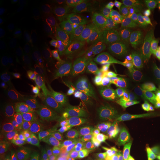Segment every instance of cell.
<instances>
[{
  "label": "cell",
  "instance_id": "cell-14",
  "mask_svg": "<svg viewBox=\"0 0 160 160\" xmlns=\"http://www.w3.org/2000/svg\"><path fill=\"white\" fill-rule=\"evenodd\" d=\"M42 107L43 102L41 96L36 93L28 96L22 105V114L24 119L28 123L37 124L42 117Z\"/></svg>",
  "mask_w": 160,
  "mask_h": 160
},
{
  "label": "cell",
  "instance_id": "cell-11",
  "mask_svg": "<svg viewBox=\"0 0 160 160\" xmlns=\"http://www.w3.org/2000/svg\"><path fill=\"white\" fill-rule=\"evenodd\" d=\"M81 34L82 43L89 51H94L104 44L101 28L95 19L84 20L81 25Z\"/></svg>",
  "mask_w": 160,
  "mask_h": 160
},
{
  "label": "cell",
  "instance_id": "cell-34",
  "mask_svg": "<svg viewBox=\"0 0 160 160\" xmlns=\"http://www.w3.org/2000/svg\"></svg>",
  "mask_w": 160,
  "mask_h": 160
},
{
  "label": "cell",
  "instance_id": "cell-30",
  "mask_svg": "<svg viewBox=\"0 0 160 160\" xmlns=\"http://www.w3.org/2000/svg\"><path fill=\"white\" fill-rule=\"evenodd\" d=\"M46 3L47 1L45 0H29L28 1V7L30 10H37L42 8Z\"/></svg>",
  "mask_w": 160,
  "mask_h": 160
},
{
  "label": "cell",
  "instance_id": "cell-22",
  "mask_svg": "<svg viewBox=\"0 0 160 160\" xmlns=\"http://www.w3.org/2000/svg\"><path fill=\"white\" fill-rule=\"evenodd\" d=\"M69 2L64 0H48L45 5V11L51 16L62 17L68 10Z\"/></svg>",
  "mask_w": 160,
  "mask_h": 160
},
{
  "label": "cell",
  "instance_id": "cell-3",
  "mask_svg": "<svg viewBox=\"0 0 160 160\" xmlns=\"http://www.w3.org/2000/svg\"><path fill=\"white\" fill-rule=\"evenodd\" d=\"M132 33L151 56L160 51V13L138 15L133 19Z\"/></svg>",
  "mask_w": 160,
  "mask_h": 160
},
{
  "label": "cell",
  "instance_id": "cell-5",
  "mask_svg": "<svg viewBox=\"0 0 160 160\" xmlns=\"http://www.w3.org/2000/svg\"><path fill=\"white\" fill-rule=\"evenodd\" d=\"M101 22L108 35V39L132 35L133 19L125 11L119 9L105 11L102 15Z\"/></svg>",
  "mask_w": 160,
  "mask_h": 160
},
{
  "label": "cell",
  "instance_id": "cell-8",
  "mask_svg": "<svg viewBox=\"0 0 160 160\" xmlns=\"http://www.w3.org/2000/svg\"><path fill=\"white\" fill-rule=\"evenodd\" d=\"M60 133L59 125L49 113H44L39 122V150L43 156H48L47 146H54Z\"/></svg>",
  "mask_w": 160,
  "mask_h": 160
},
{
  "label": "cell",
  "instance_id": "cell-13",
  "mask_svg": "<svg viewBox=\"0 0 160 160\" xmlns=\"http://www.w3.org/2000/svg\"><path fill=\"white\" fill-rule=\"evenodd\" d=\"M54 147L61 160H80V149L77 139L60 133Z\"/></svg>",
  "mask_w": 160,
  "mask_h": 160
},
{
  "label": "cell",
  "instance_id": "cell-1",
  "mask_svg": "<svg viewBox=\"0 0 160 160\" xmlns=\"http://www.w3.org/2000/svg\"><path fill=\"white\" fill-rule=\"evenodd\" d=\"M102 125L105 143L118 157H126L131 151L129 126L117 108L110 107L102 117Z\"/></svg>",
  "mask_w": 160,
  "mask_h": 160
},
{
  "label": "cell",
  "instance_id": "cell-16",
  "mask_svg": "<svg viewBox=\"0 0 160 160\" xmlns=\"http://www.w3.org/2000/svg\"><path fill=\"white\" fill-rule=\"evenodd\" d=\"M128 128L131 140L135 145L142 150L146 155L151 156L157 153L158 151H156L149 142L145 124L139 123L130 125Z\"/></svg>",
  "mask_w": 160,
  "mask_h": 160
},
{
  "label": "cell",
  "instance_id": "cell-17",
  "mask_svg": "<svg viewBox=\"0 0 160 160\" xmlns=\"http://www.w3.org/2000/svg\"><path fill=\"white\" fill-rule=\"evenodd\" d=\"M22 139L19 136L11 134L4 141L2 148V160H22L21 153Z\"/></svg>",
  "mask_w": 160,
  "mask_h": 160
},
{
  "label": "cell",
  "instance_id": "cell-21",
  "mask_svg": "<svg viewBox=\"0 0 160 160\" xmlns=\"http://www.w3.org/2000/svg\"><path fill=\"white\" fill-rule=\"evenodd\" d=\"M37 70V62L32 57L24 59L19 65V73L24 80H30L34 78Z\"/></svg>",
  "mask_w": 160,
  "mask_h": 160
},
{
  "label": "cell",
  "instance_id": "cell-19",
  "mask_svg": "<svg viewBox=\"0 0 160 160\" xmlns=\"http://www.w3.org/2000/svg\"><path fill=\"white\" fill-rule=\"evenodd\" d=\"M148 137L154 140L160 135V108L157 105L155 108L145 111L144 119Z\"/></svg>",
  "mask_w": 160,
  "mask_h": 160
},
{
  "label": "cell",
  "instance_id": "cell-23",
  "mask_svg": "<svg viewBox=\"0 0 160 160\" xmlns=\"http://www.w3.org/2000/svg\"><path fill=\"white\" fill-rule=\"evenodd\" d=\"M138 9L146 12V15L160 13V0H140L133 2Z\"/></svg>",
  "mask_w": 160,
  "mask_h": 160
},
{
  "label": "cell",
  "instance_id": "cell-10",
  "mask_svg": "<svg viewBox=\"0 0 160 160\" xmlns=\"http://www.w3.org/2000/svg\"><path fill=\"white\" fill-rule=\"evenodd\" d=\"M77 87L82 112L84 117H88L94 100L93 85L89 76L85 73H80L77 79Z\"/></svg>",
  "mask_w": 160,
  "mask_h": 160
},
{
  "label": "cell",
  "instance_id": "cell-27",
  "mask_svg": "<svg viewBox=\"0 0 160 160\" xmlns=\"http://www.w3.org/2000/svg\"><path fill=\"white\" fill-rule=\"evenodd\" d=\"M21 153L22 160H33V147L27 139H22Z\"/></svg>",
  "mask_w": 160,
  "mask_h": 160
},
{
  "label": "cell",
  "instance_id": "cell-6",
  "mask_svg": "<svg viewBox=\"0 0 160 160\" xmlns=\"http://www.w3.org/2000/svg\"><path fill=\"white\" fill-rule=\"evenodd\" d=\"M108 71L113 83L122 92L129 93L137 83L129 68L112 56L108 61Z\"/></svg>",
  "mask_w": 160,
  "mask_h": 160
},
{
  "label": "cell",
  "instance_id": "cell-7",
  "mask_svg": "<svg viewBox=\"0 0 160 160\" xmlns=\"http://www.w3.org/2000/svg\"><path fill=\"white\" fill-rule=\"evenodd\" d=\"M139 94L142 98L152 100L160 108V77L155 73L148 64L140 72Z\"/></svg>",
  "mask_w": 160,
  "mask_h": 160
},
{
  "label": "cell",
  "instance_id": "cell-25",
  "mask_svg": "<svg viewBox=\"0 0 160 160\" xmlns=\"http://www.w3.org/2000/svg\"><path fill=\"white\" fill-rule=\"evenodd\" d=\"M14 28V23L11 19L3 18L0 20V39H5Z\"/></svg>",
  "mask_w": 160,
  "mask_h": 160
},
{
  "label": "cell",
  "instance_id": "cell-33",
  "mask_svg": "<svg viewBox=\"0 0 160 160\" xmlns=\"http://www.w3.org/2000/svg\"><path fill=\"white\" fill-rule=\"evenodd\" d=\"M159 137H160V135H159Z\"/></svg>",
  "mask_w": 160,
  "mask_h": 160
},
{
  "label": "cell",
  "instance_id": "cell-18",
  "mask_svg": "<svg viewBox=\"0 0 160 160\" xmlns=\"http://www.w3.org/2000/svg\"><path fill=\"white\" fill-rule=\"evenodd\" d=\"M18 113L11 101L2 99L0 101V123L4 128H12L17 122Z\"/></svg>",
  "mask_w": 160,
  "mask_h": 160
},
{
  "label": "cell",
  "instance_id": "cell-29",
  "mask_svg": "<svg viewBox=\"0 0 160 160\" xmlns=\"http://www.w3.org/2000/svg\"><path fill=\"white\" fill-rule=\"evenodd\" d=\"M148 65L152 71L160 77V51L151 56Z\"/></svg>",
  "mask_w": 160,
  "mask_h": 160
},
{
  "label": "cell",
  "instance_id": "cell-4",
  "mask_svg": "<svg viewBox=\"0 0 160 160\" xmlns=\"http://www.w3.org/2000/svg\"><path fill=\"white\" fill-rule=\"evenodd\" d=\"M79 120L77 136L78 145L88 160H94L95 150L105 142L103 131L91 116Z\"/></svg>",
  "mask_w": 160,
  "mask_h": 160
},
{
  "label": "cell",
  "instance_id": "cell-28",
  "mask_svg": "<svg viewBox=\"0 0 160 160\" xmlns=\"http://www.w3.org/2000/svg\"><path fill=\"white\" fill-rule=\"evenodd\" d=\"M60 17H58V16H50V17L42 24V25L39 27V30H38L37 31L34 32V33H42V32L47 31L50 29L53 28L59 22Z\"/></svg>",
  "mask_w": 160,
  "mask_h": 160
},
{
  "label": "cell",
  "instance_id": "cell-26",
  "mask_svg": "<svg viewBox=\"0 0 160 160\" xmlns=\"http://www.w3.org/2000/svg\"><path fill=\"white\" fill-rule=\"evenodd\" d=\"M111 149L105 142L99 145L95 150L94 160H109Z\"/></svg>",
  "mask_w": 160,
  "mask_h": 160
},
{
  "label": "cell",
  "instance_id": "cell-24",
  "mask_svg": "<svg viewBox=\"0 0 160 160\" xmlns=\"http://www.w3.org/2000/svg\"><path fill=\"white\" fill-rule=\"evenodd\" d=\"M13 84L14 82L11 73L6 70H0V94L2 96L10 93Z\"/></svg>",
  "mask_w": 160,
  "mask_h": 160
},
{
  "label": "cell",
  "instance_id": "cell-9",
  "mask_svg": "<svg viewBox=\"0 0 160 160\" xmlns=\"http://www.w3.org/2000/svg\"><path fill=\"white\" fill-rule=\"evenodd\" d=\"M59 94L60 99L65 107L72 108L77 111L79 119L85 117L80 107L77 85L70 77L62 76L60 77L59 81Z\"/></svg>",
  "mask_w": 160,
  "mask_h": 160
},
{
  "label": "cell",
  "instance_id": "cell-12",
  "mask_svg": "<svg viewBox=\"0 0 160 160\" xmlns=\"http://www.w3.org/2000/svg\"><path fill=\"white\" fill-rule=\"evenodd\" d=\"M31 86L36 94L41 97H51L56 88L54 75L49 70H42L33 79Z\"/></svg>",
  "mask_w": 160,
  "mask_h": 160
},
{
  "label": "cell",
  "instance_id": "cell-31",
  "mask_svg": "<svg viewBox=\"0 0 160 160\" xmlns=\"http://www.w3.org/2000/svg\"><path fill=\"white\" fill-rule=\"evenodd\" d=\"M10 55V50L9 48L7 46L2 44L0 45V62H3L5 60L8 59Z\"/></svg>",
  "mask_w": 160,
  "mask_h": 160
},
{
  "label": "cell",
  "instance_id": "cell-2",
  "mask_svg": "<svg viewBox=\"0 0 160 160\" xmlns=\"http://www.w3.org/2000/svg\"><path fill=\"white\" fill-rule=\"evenodd\" d=\"M105 45L107 51L112 57L119 59L129 68L135 79L139 83L140 72L146 63L139 46L133 35L108 39Z\"/></svg>",
  "mask_w": 160,
  "mask_h": 160
},
{
  "label": "cell",
  "instance_id": "cell-20",
  "mask_svg": "<svg viewBox=\"0 0 160 160\" xmlns=\"http://www.w3.org/2000/svg\"><path fill=\"white\" fill-rule=\"evenodd\" d=\"M123 108L128 114L133 116L139 120L145 119V109L142 99L131 97L128 101L124 104Z\"/></svg>",
  "mask_w": 160,
  "mask_h": 160
},
{
  "label": "cell",
  "instance_id": "cell-32",
  "mask_svg": "<svg viewBox=\"0 0 160 160\" xmlns=\"http://www.w3.org/2000/svg\"><path fill=\"white\" fill-rule=\"evenodd\" d=\"M144 160H160V152L157 151L155 154L151 156L146 155Z\"/></svg>",
  "mask_w": 160,
  "mask_h": 160
},
{
  "label": "cell",
  "instance_id": "cell-15",
  "mask_svg": "<svg viewBox=\"0 0 160 160\" xmlns=\"http://www.w3.org/2000/svg\"><path fill=\"white\" fill-rule=\"evenodd\" d=\"M77 113L74 109L70 107L64 108L59 118L60 133L77 139L79 124V120H77Z\"/></svg>",
  "mask_w": 160,
  "mask_h": 160
}]
</instances>
